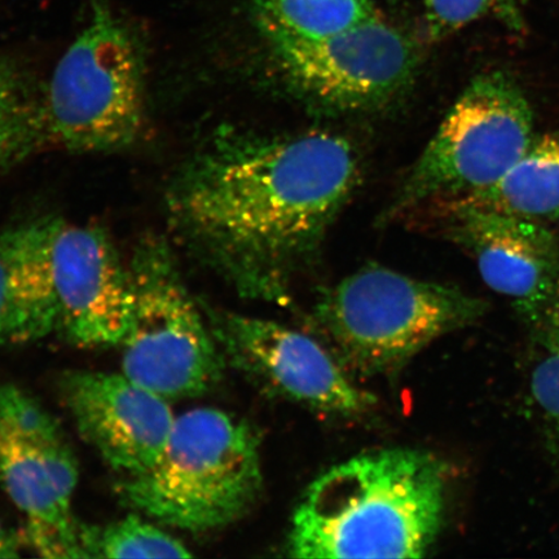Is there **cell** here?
Returning a JSON list of instances; mask_svg holds the SVG:
<instances>
[{
	"label": "cell",
	"instance_id": "1",
	"mask_svg": "<svg viewBox=\"0 0 559 559\" xmlns=\"http://www.w3.org/2000/svg\"><path fill=\"white\" fill-rule=\"evenodd\" d=\"M358 177L352 144L330 132L226 131L180 167L167 212L186 249L237 295L285 305Z\"/></svg>",
	"mask_w": 559,
	"mask_h": 559
},
{
	"label": "cell",
	"instance_id": "2",
	"mask_svg": "<svg viewBox=\"0 0 559 559\" xmlns=\"http://www.w3.org/2000/svg\"><path fill=\"white\" fill-rule=\"evenodd\" d=\"M449 467L430 452L384 449L335 465L293 514V558H421L443 527Z\"/></svg>",
	"mask_w": 559,
	"mask_h": 559
},
{
	"label": "cell",
	"instance_id": "3",
	"mask_svg": "<svg viewBox=\"0 0 559 559\" xmlns=\"http://www.w3.org/2000/svg\"><path fill=\"white\" fill-rule=\"evenodd\" d=\"M262 491L260 432L216 408L178 416L156 464L117 485L126 507L193 534L241 520Z\"/></svg>",
	"mask_w": 559,
	"mask_h": 559
},
{
	"label": "cell",
	"instance_id": "4",
	"mask_svg": "<svg viewBox=\"0 0 559 559\" xmlns=\"http://www.w3.org/2000/svg\"><path fill=\"white\" fill-rule=\"evenodd\" d=\"M486 311L484 299L454 286L372 264L325 290L310 323L353 379H373L401 372L431 342Z\"/></svg>",
	"mask_w": 559,
	"mask_h": 559
},
{
	"label": "cell",
	"instance_id": "5",
	"mask_svg": "<svg viewBox=\"0 0 559 559\" xmlns=\"http://www.w3.org/2000/svg\"><path fill=\"white\" fill-rule=\"evenodd\" d=\"M145 104L142 44L108 5L95 4L44 96L48 138L75 153L129 148L142 135Z\"/></svg>",
	"mask_w": 559,
	"mask_h": 559
},
{
	"label": "cell",
	"instance_id": "6",
	"mask_svg": "<svg viewBox=\"0 0 559 559\" xmlns=\"http://www.w3.org/2000/svg\"><path fill=\"white\" fill-rule=\"evenodd\" d=\"M128 264L131 313L120 346L122 373L167 401L207 394L227 365L177 257L165 240L145 237Z\"/></svg>",
	"mask_w": 559,
	"mask_h": 559
},
{
	"label": "cell",
	"instance_id": "7",
	"mask_svg": "<svg viewBox=\"0 0 559 559\" xmlns=\"http://www.w3.org/2000/svg\"><path fill=\"white\" fill-rule=\"evenodd\" d=\"M534 139L533 109L515 81L501 72L475 76L412 167L393 212L489 190Z\"/></svg>",
	"mask_w": 559,
	"mask_h": 559
},
{
	"label": "cell",
	"instance_id": "8",
	"mask_svg": "<svg viewBox=\"0 0 559 559\" xmlns=\"http://www.w3.org/2000/svg\"><path fill=\"white\" fill-rule=\"evenodd\" d=\"M80 472L53 416L27 391L0 382V486L26 516L25 547L40 557L87 558L73 498Z\"/></svg>",
	"mask_w": 559,
	"mask_h": 559
},
{
	"label": "cell",
	"instance_id": "9",
	"mask_svg": "<svg viewBox=\"0 0 559 559\" xmlns=\"http://www.w3.org/2000/svg\"><path fill=\"white\" fill-rule=\"evenodd\" d=\"M201 306L226 365L265 394L342 417L373 407L374 396L354 382L319 338L274 320Z\"/></svg>",
	"mask_w": 559,
	"mask_h": 559
},
{
	"label": "cell",
	"instance_id": "10",
	"mask_svg": "<svg viewBox=\"0 0 559 559\" xmlns=\"http://www.w3.org/2000/svg\"><path fill=\"white\" fill-rule=\"evenodd\" d=\"M262 27L293 86L326 108L379 107L401 94L415 75L414 48L380 15L320 39Z\"/></svg>",
	"mask_w": 559,
	"mask_h": 559
},
{
	"label": "cell",
	"instance_id": "11",
	"mask_svg": "<svg viewBox=\"0 0 559 559\" xmlns=\"http://www.w3.org/2000/svg\"><path fill=\"white\" fill-rule=\"evenodd\" d=\"M445 228L531 330L559 297V240L544 223L465 202H439Z\"/></svg>",
	"mask_w": 559,
	"mask_h": 559
},
{
	"label": "cell",
	"instance_id": "12",
	"mask_svg": "<svg viewBox=\"0 0 559 559\" xmlns=\"http://www.w3.org/2000/svg\"><path fill=\"white\" fill-rule=\"evenodd\" d=\"M50 255L56 333L80 348L120 347L130 324L129 264L107 233L55 221Z\"/></svg>",
	"mask_w": 559,
	"mask_h": 559
},
{
	"label": "cell",
	"instance_id": "13",
	"mask_svg": "<svg viewBox=\"0 0 559 559\" xmlns=\"http://www.w3.org/2000/svg\"><path fill=\"white\" fill-rule=\"evenodd\" d=\"M61 394L81 437L123 477L156 464L177 419L166 397L122 372L73 370Z\"/></svg>",
	"mask_w": 559,
	"mask_h": 559
},
{
	"label": "cell",
	"instance_id": "14",
	"mask_svg": "<svg viewBox=\"0 0 559 559\" xmlns=\"http://www.w3.org/2000/svg\"><path fill=\"white\" fill-rule=\"evenodd\" d=\"M55 219L0 233V347L58 332L50 245Z\"/></svg>",
	"mask_w": 559,
	"mask_h": 559
},
{
	"label": "cell",
	"instance_id": "15",
	"mask_svg": "<svg viewBox=\"0 0 559 559\" xmlns=\"http://www.w3.org/2000/svg\"><path fill=\"white\" fill-rule=\"evenodd\" d=\"M456 201L542 223L559 221V134L535 136L499 183Z\"/></svg>",
	"mask_w": 559,
	"mask_h": 559
},
{
	"label": "cell",
	"instance_id": "16",
	"mask_svg": "<svg viewBox=\"0 0 559 559\" xmlns=\"http://www.w3.org/2000/svg\"><path fill=\"white\" fill-rule=\"evenodd\" d=\"M47 135L44 97L29 76L0 56V178L23 163Z\"/></svg>",
	"mask_w": 559,
	"mask_h": 559
},
{
	"label": "cell",
	"instance_id": "17",
	"mask_svg": "<svg viewBox=\"0 0 559 559\" xmlns=\"http://www.w3.org/2000/svg\"><path fill=\"white\" fill-rule=\"evenodd\" d=\"M262 25L307 39L331 37L379 15L370 0H254Z\"/></svg>",
	"mask_w": 559,
	"mask_h": 559
},
{
	"label": "cell",
	"instance_id": "18",
	"mask_svg": "<svg viewBox=\"0 0 559 559\" xmlns=\"http://www.w3.org/2000/svg\"><path fill=\"white\" fill-rule=\"evenodd\" d=\"M533 332L535 355L530 372V401L545 445L559 465V313L549 311Z\"/></svg>",
	"mask_w": 559,
	"mask_h": 559
},
{
	"label": "cell",
	"instance_id": "19",
	"mask_svg": "<svg viewBox=\"0 0 559 559\" xmlns=\"http://www.w3.org/2000/svg\"><path fill=\"white\" fill-rule=\"evenodd\" d=\"M87 558H187L190 550L177 537L136 515L85 526Z\"/></svg>",
	"mask_w": 559,
	"mask_h": 559
},
{
	"label": "cell",
	"instance_id": "20",
	"mask_svg": "<svg viewBox=\"0 0 559 559\" xmlns=\"http://www.w3.org/2000/svg\"><path fill=\"white\" fill-rule=\"evenodd\" d=\"M485 17H498L520 29L521 0H425V32L430 41L449 38Z\"/></svg>",
	"mask_w": 559,
	"mask_h": 559
},
{
	"label": "cell",
	"instance_id": "21",
	"mask_svg": "<svg viewBox=\"0 0 559 559\" xmlns=\"http://www.w3.org/2000/svg\"><path fill=\"white\" fill-rule=\"evenodd\" d=\"M23 547H25L23 534L20 535L0 523V558H17Z\"/></svg>",
	"mask_w": 559,
	"mask_h": 559
},
{
	"label": "cell",
	"instance_id": "22",
	"mask_svg": "<svg viewBox=\"0 0 559 559\" xmlns=\"http://www.w3.org/2000/svg\"><path fill=\"white\" fill-rule=\"evenodd\" d=\"M550 311H555L557 313H559V297L558 299L556 300V304L554 307H551Z\"/></svg>",
	"mask_w": 559,
	"mask_h": 559
}]
</instances>
